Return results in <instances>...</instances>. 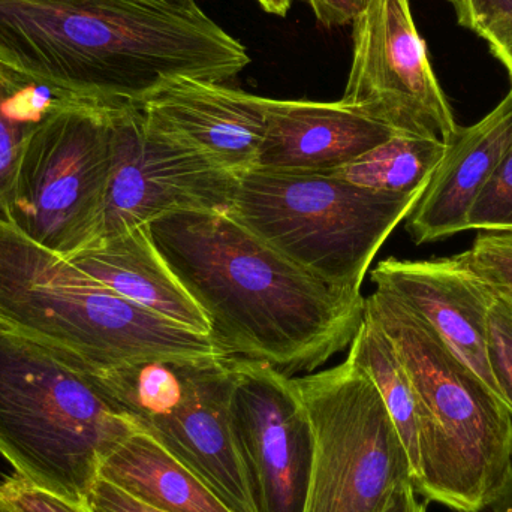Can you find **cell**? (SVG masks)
Instances as JSON below:
<instances>
[{
  "mask_svg": "<svg viewBox=\"0 0 512 512\" xmlns=\"http://www.w3.org/2000/svg\"><path fill=\"white\" fill-rule=\"evenodd\" d=\"M149 230L228 357L294 378L348 348L363 322L361 292L298 267L228 212L170 213Z\"/></svg>",
  "mask_w": 512,
  "mask_h": 512,
  "instance_id": "cell-1",
  "label": "cell"
},
{
  "mask_svg": "<svg viewBox=\"0 0 512 512\" xmlns=\"http://www.w3.org/2000/svg\"><path fill=\"white\" fill-rule=\"evenodd\" d=\"M0 60L105 104H138L179 78L224 83L251 62L203 11L146 0H0Z\"/></svg>",
  "mask_w": 512,
  "mask_h": 512,
  "instance_id": "cell-2",
  "label": "cell"
},
{
  "mask_svg": "<svg viewBox=\"0 0 512 512\" xmlns=\"http://www.w3.org/2000/svg\"><path fill=\"white\" fill-rule=\"evenodd\" d=\"M364 313L390 337L418 402L414 489L457 512H481L512 462V417L492 388L403 301L376 288Z\"/></svg>",
  "mask_w": 512,
  "mask_h": 512,
  "instance_id": "cell-3",
  "label": "cell"
},
{
  "mask_svg": "<svg viewBox=\"0 0 512 512\" xmlns=\"http://www.w3.org/2000/svg\"><path fill=\"white\" fill-rule=\"evenodd\" d=\"M0 321L65 360L89 366L158 355H227L207 334L120 297L3 218Z\"/></svg>",
  "mask_w": 512,
  "mask_h": 512,
  "instance_id": "cell-4",
  "label": "cell"
},
{
  "mask_svg": "<svg viewBox=\"0 0 512 512\" xmlns=\"http://www.w3.org/2000/svg\"><path fill=\"white\" fill-rule=\"evenodd\" d=\"M135 426L53 349L0 321V456L42 492L84 504Z\"/></svg>",
  "mask_w": 512,
  "mask_h": 512,
  "instance_id": "cell-5",
  "label": "cell"
},
{
  "mask_svg": "<svg viewBox=\"0 0 512 512\" xmlns=\"http://www.w3.org/2000/svg\"><path fill=\"white\" fill-rule=\"evenodd\" d=\"M421 197L370 191L334 174L251 170L237 176L228 213L328 285L361 292L373 258Z\"/></svg>",
  "mask_w": 512,
  "mask_h": 512,
  "instance_id": "cell-6",
  "label": "cell"
},
{
  "mask_svg": "<svg viewBox=\"0 0 512 512\" xmlns=\"http://www.w3.org/2000/svg\"><path fill=\"white\" fill-rule=\"evenodd\" d=\"M294 382L315 435L303 512H384L393 493L414 477L372 379L346 357Z\"/></svg>",
  "mask_w": 512,
  "mask_h": 512,
  "instance_id": "cell-7",
  "label": "cell"
},
{
  "mask_svg": "<svg viewBox=\"0 0 512 512\" xmlns=\"http://www.w3.org/2000/svg\"><path fill=\"white\" fill-rule=\"evenodd\" d=\"M117 105L78 99L54 111L27 141L3 219L48 251L71 255L95 239Z\"/></svg>",
  "mask_w": 512,
  "mask_h": 512,
  "instance_id": "cell-8",
  "label": "cell"
},
{
  "mask_svg": "<svg viewBox=\"0 0 512 512\" xmlns=\"http://www.w3.org/2000/svg\"><path fill=\"white\" fill-rule=\"evenodd\" d=\"M352 27V65L340 101L397 134L447 143L460 126L430 65L409 0H370Z\"/></svg>",
  "mask_w": 512,
  "mask_h": 512,
  "instance_id": "cell-9",
  "label": "cell"
},
{
  "mask_svg": "<svg viewBox=\"0 0 512 512\" xmlns=\"http://www.w3.org/2000/svg\"><path fill=\"white\" fill-rule=\"evenodd\" d=\"M113 162L95 239L177 212H228L237 176L147 128L137 104L111 111Z\"/></svg>",
  "mask_w": 512,
  "mask_h": 512,
  "instance_id": "cell-10",
  "label": "cell"
},
{
  "mask_svg": "<svg viewBox=\"0 0 512 512\" xmlns=\"http://www.w3.org/2000/svg\"><path fill=\"white\" fill-rule=\"evenodd\" d=\"M230 426L258 512H303L315 435L294 378L234 358Z\"/></svg>",
  "mask_w": 512,
  "mask_h": 512,
  "instance_id": "cell-11",
  "label": "cell"
},
{
  "mask_svg": "<svg viewBox=\"0 0 512 512\" xmlns=\"http://www.w3.org/2000/svg\"><path fill=\"white\" fill-rule=\"evenodd\" d=\"M137 105L153 134L233 176L255 170L267 98L222 83L179 78Z\"/></svg>",
  "mask_w": 512,
  "mask_h": 512,
  "instance_id": "cell-12",
  "label": "cell"
},
{
  "mask_svg": "<svg viewBox=\"0 0 512 512\" xmlns=\"http://www.w3.org/2000/svg\"><path fill=\"white\" fill-rule=\"evenodd\" d=\"M372 280L420 315L499 397L487 360V322L496 292L465 252L429 261L388 258L376 265Z\"/></svg>",
  "mask_w": 512,
  "mask_h": 512,
  "instance_id": "cell-13",
  "label": "cell"
},
{
  "mask_svg": "<svg viewBox=\"0 0 512 512\" xmlns=\"http://www.w3.org/2000/svg\"><path fill=\"white\" fill-rule=\"evenodd\" d=\"M396 134L390 126L342 101L267 98L265 132L255 170L336 174Z\"/></svg>",
  "mask_w": 512,
  "mask_h": 512,
  "instance_id": "cell-14",
  "label": "cell"
},
{
  "mask_svg": "<svg viewBox=\"0 0 512 512\" xmlns=\"http://www.w3.org/2000/svg\"><path fill=\"white\" fill-rule=\"evenodd\" d=\"M65 361L86 375L135 429L150 435L227 384L234 357L158 355L108 367Z\"/></svg>",
  "mask_w": 512,
  "mask_h": 512,
  "instance_id": "cell-15",
  "label": "cell"
},
{
  "mask_svg": "<svg viewBox=\"0 0 512 512\" xmlns=\"http://www.w3.org/2000/svg\"><path fill=\"white\" fill-rule=\"evenodd\" d=\"M512 147V87L483 120L445 143V153L411 215L415 245L438 242L468 230V215L480 192Z\"/></svg>",
  "mask_w": 512,
  "mask_h": 512,
  "instance_id": "cell-16",
  "label": "cell"
},
{
  "mask_svg": "<svg viewBox=\"0 0 512 512\" xmlns=\"http://www.w3.org/2000/svg\"><path fill=\"white\" fill-rule=\"evenodd\" d=\"M65 258L120 297L209 336L206 315L159 254L149 224L102 237Z\"/></svg>",
  "mask_w": 512,
  "mask_h": 512,
  "instance_id": "cell-17",
  "label": "cell"
},
{
  "mask_svg": "<svg viewBox=\"0 0 512 512\" xmlns=\"http://www.w3.org/2000/svg\"><path fill=\"white\" fill-rule=\"evenodd\" d=\"M99 478L162 512H233L147 433L134 430L102 460Z\"/></svg>",
  "mask_w": 512,
  "mask_h": 512,
  "instance_id": "cell-18",
  "label": "cell"
},
{
  "mask_svg": "<svg viewBox=\"0 0 512 512\" xmlns=\"http://www.w3.org/2000/svg\"><path fill=\"white\" fill-rule=\"evenodd\" d=\"M83 96L51 86L0 60V218H5L27 141L54 111Z\"/></svg>",
  "mask_w": 512,
  "mask_h": 512,
  "instance_id": "cell-19",
  "label": "cell"
},
{
  "mask_svg": "<svg viewBox=\"0 0 512 512\" xmlns=\"http://www.w3.org/2000/svg\"><path fill=\"white\" fill-rule=\"evenodd\" d=\"M348 358L361 367L378 388L408 453L415 480L418 463V402L414 385L396 346L366 313L349 345Z\"/></svg>",
  "mask_w": 512,
  "mask_h": 512,
  "instance_id": "cell-20",
  "label": "cell"
},
{
  "mask_svg": "<svg viewBox=\"0 0 512 512\" xmlns=\"http://www.w3.org/2000/svg\"><path fill=\"white\" fill-rule=\"evenodd\" d=\"M444 153L438 138L396 134L334 176L384 194H424Z\"/></svg>",
  "mask_w": 512,
  "mask_h": 512,
  "instance_id": "cell-21",
  "label": "cell"
},
{
  "mask_svg": "<svg viewBox=\"0 0 512 512\" xmlns=\"http://www.w3.org/2000/svg\"><path fill=\"white\" fill-rule=\"evenodd\" d=\"M465 254L478 276L512 303V228L480 231Z\"/></svg>",
  "mask_w": 512,
  "mask_h": 512,
  "instance_id": "cell-22",
  "label": "cell"
},
{
  "mask_svg": "<svg viewBox=\"0 0 512 512\" xmlns=\"http://www.w3.org/2000/svg\"><path fill=\"white\" fill-rule=\"evenodd\" d=\"M487 360L499 397L512 417V303L498 294L487 322Z\"/></svg>",
  "mask_w": 512,
  "mask_h": 512,
  "instance_id": "cell-23",
  "label": "cell"
},
{
  "mask_svg": "<svg viewBox=\"0 0 512 512\" xmlns=\"http://www.w3.org/2000/svg\"><path fill=\"white\" fill-rule=\"evenodd\" d=\"M512 228V147L478 195L468 215V230Z\"/></svg>",
  "mask_w": 512,
  "mask_h": 512,
  "instance_id": "cell-24",
  "label": "cell"
},
{
  "mask_svg": "<svg viewBox=\"0 0 512 512\" xmlns=\"http://www.w3.org/2000/svg\"><path fill=\"white\" fill-rule=\"evenodd\" d=\"M460 26L489 42L490 50L512 42V0H450Z\"/></svg>",
  "mask_w": 512,
  "mask_h": 512,
  "instance_id": "cell-25",
  "label": "cell"
},
{
  "mask_svg": "<svg viewBox=\"0 0 512 512\" xmlns=\"http://www.w3.org/2000/svg\"><path fill=\"white\" fill-rule=\"evenodd\" d=\"M0 489L20 512H90L86 504H72L42 492L15 472L0 483Z\"/></svg>",
  "mask_w": 512,
  "mask_h": 512,
  "instance_id": "cell-26",
  "label": "cell"
},
{
  "mask_svg": "<svg viewBox=\"0 0 512 512\" xmlns=\"http://www.w3.org/2000/svg\"><path fill=\"white\" fill-rule=\"evenodd\" d=\"M90 512H162L132 498L104 478H98L84 501Z\"/></svg>",
  "mask_w": 512,
  "mask_h": 512,
  "instance_id": "cell-27",
  "label": "cell"
},
{
  "mask_svg": "<svg viewBox=\"0 0 512 512\" xmlns=\"http://www.w3.org/2000/svg\"><path fill=\"white\" fill-rule=\"evenodd\" d=\"M319 23L327 27L345 26L352 23L370 0H307Z\"/></svg>",
  "mask_w": 512,
  "mask_h": 512,
  "instance_id": "cell-28",
  "label": "cell"
},
{
  "mask_svg": "<svg viewBox=\"0 0 512 512\" xmlns=\"http://www.w3.org/2000/svg\"><path fill=\"white\" fill-rule=\"evenodd\" d=\"M384 512H427V505L418 502L414 486L406 483L393 493Z\"/></svg>",
  "mask_w": 512,
  "mask_h": 512,
  "instance_id": "cell-29",
  "label": "cell"
},
{
  "mask_svg": "<svg viewBox=\"0 0 512 512\" xmlns=\"http://www.w3.org/2000/svg\"><path fill=\"white\" fill-rule=\"evenodd\" d=\"M492 512H512V462L504 483L493 496L489 505Z\"/></svg>",
  "mask_w": 512,
  "mask_h": 512,
  "instance_id": "cell-30",
  "label": "cell"
},
{
  "mask_svg": "<svg viewBox=\"0 0 512 512\" xmlns=\"http://www.w3.org/2000/svg\"><path fill=\"white\" fill-rule=\"evenodd\" d=\"M146 2L167 6V8L176 9V11L201 12L200 6L195 3V0H146Z\"/></svg>",
  "mask_w": 512,
  "mask_h": 512,
  "instance_id": "cell-31",
  "label": "cell"
},
{
  "mask_svg": "<svg viewBox=\"0 0 512 512\" xmlns=\"http://www.w3.org/2000/svg\"><path fill=\"white\" fill-rule=\"evenodd\" d=\"M258 2L264 11L279 15V17H285L289 8H291L292 0H258Z\"/></svg>",
  "mask_w": 512,
  "mask_h": 512,
  "instance_id": "cell-32",
  "label": "cell"
},
{
  "mask_svg": "<svg viewBox=\"0 0 512 512\" xmlns=\"http://www.w3.org/2000/svg\"><path fill=\"white\" fill-rule=\"evenodd\" d=\"M490 53L502 63V65L507 68L508 75L511 78V87H512V42L510 44L504 45V47L493 48L490 50Z\"/></svg>",
  "mask_w": 512,
  "mask_h": 512,
  "instance_id": "cell-33",
  "label": "cell"
},
{
  "mask_svg": "<svg viewBox=\"0 0 512 512\" xmlns=\"http://www.w3.org/2000/svg\"><path fill=\"white\" fill-rule=\"evenodd\" d=\"M0 512H20L14 507V504L3 495L2 489H0Z\"/></svg>",
  "mask_w": 512,
  "mask_h": 512,
  "instance_id": "cell-34",
  "label": "cell"
}]
</instances>
